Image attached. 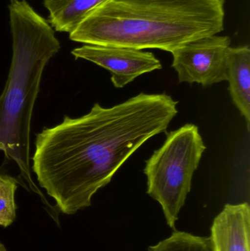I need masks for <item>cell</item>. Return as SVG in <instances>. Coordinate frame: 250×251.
Masks as SVG:
<instances>
[{
  "label": "cell",
  "instance_id": "obj_1",
  "mask_svg": "<svg viewBox=\"0 0 250 251\" xmlns=\"http://www.w3.org/2000/svg\"><path fill=\"white\" fill-rule=\"evenodd\" d=\"M178 104L164 93H141L112 107L95 103L82 117L44 128L32 158L38 184L62 213L88 207L137 149L167 131Z\"/></svg>",
  "mask_w": 250,
  "mask_h": 251
},
{
  "label": "cell",
  "instance_id": "obj_6",
  "mask_svg": "<svg viewBox=\"0 0 250 251\" xmlns=\"http://www.w3.org/2000/svg\"><path fill=\"white\" fill-rule=\"evenodd\" d=\"M71 54L104 68L111 73V80L122 88L144 74L162 69L160 60L150 51L128 47L85 44Z\"/></svg>",
  "mask_w": 250,
  "mask_h": 251
},
{
  "label": "cell",
  "instance_id": "obj_8",
  "mask_svg": "<svg viewBox=\"0 0 250 251\" xmlns=\"http://www.w3.org/2000/svg\"><path fill=\"white\" fill-rule=\"evenodd\" d=\"M228 90L236 108L247 122L250 131V48L230 47L227 55Z\"/></svg>",
  "mask_w": 250,
  "mask_h": 251
},
{
  "label": "cell",
  "instance_id": "obj_7",
  "mask_svg": "<svg viewBox=\"0 0 250 251\" xmlns=\"http://www.w3.org/2000/svg\"><path fill=\"white\" fill-rule=\"evenodd\" d=\"M249 203L227 204L216 217L211 229L214 251H250Z\"/></svg>",
  "mask_w": 250,
  "mask_h": 251
},
{
  "label": "cell",
  "instance_id": "obj_2",
  "mask_svg": "<svg viewBox=\"0 0 250 251\" xmlns=\"http://www.w3.org/2000/svg\"><path fill=\"white\" fill-rule=\"evenodd\" d=\"M226 0H108L69 38L92 45L171 52L224 30Z\"/></svg>",
  "mask_w": 250,
  "mask_h": 251
},
{
  "label": "cell",
  "instance_id": "obj_12",
  "mask_svg": "<svg viewBox=\"0 0 250 251\" xmlns=\"http://www.w3.org/2000/svg\"><path fill=\"white\" fill-rule=\"evenodd\" d=\"M0 251H7L6 248L4 247V245L0 242Z\"/></svg>",
  "mask_w": 250,
  "mask_h": 251
},
{
  "label": "cell",
  "instance_id": "obj_4",
  "mask_svg": "<svg viewBox=\"0 0 250 251\" xmlns=\"http://www.w3.org/2000/svg\"><path fill=\"white\" fill-rule=\"evenodd\" d=\"M205 149L198 126L187 124L169 132L164 144L145 161L147 193L161 205L172 229L176 228Z\"/></svg>",
  "mask_w": 250,
  "mask_h": 251
},
{
  "label": "cell",
  "instance_id": "obj_10",
  "mask_svg": "<svg viewBox=\"0 0 250 251\" xmlns=\"http://www.w3.org/2000/svg\"><path fill=\"white\" fill-rule=\"evenodd\" d=\"M148 251H214L211 239L175 231L168 238L150 246Z\"/></svg>",
  "mask_w": 250,
  "mask_h": 251
},
{
  "label": "cell",
  "instance_id": "obj_9",
  "mask_svg": "<svg viewBox=\"0 0 250 251\" xmlns=\"http://www.w3.org/2000/svg\"><path fill=\"white\" fill-rule=\"evenodd\" d=\"M108 0H43L50 25L57 32L71 33L94 9Z\"/></svg>",
  "mask_w": 250,
  "mask_h": 251
},
{
  "label": "cell",
  "instance_id": "obj_5",
  "mask_svg": "<svg viewBox=\"0 0 250 251\" xmlns=\"http://www.w3.org/2000/svg\"><path fill=\"white\" fill-rule=\"evenodd\" d=\"M231 44L227 35L198 38L172 51V67L179 82L198 83L204 87L227 81V55Z\"/></svg>",
  "mask_w": 250,
  "mask_h": 251
},
{
  "label": "cell",
  "instance_id": "obj_3",
  "mask_svg": "<svg viewBox=\"0 0 250 251\" xmlns=\"http://www.w3.org/2000/svg\"><path fill=\"white\" fill-rule=\"evenodd\" d=\"M8 10L13 55L0 95V152L4 162L17 167L22 184L43 196L31 175V120L43 72L60 44L51 25L26 0H10Z\"/></svg>",
  "mask_w": 250,
  "mask_h": 251
},
{
  "label": "cell",
  "instance_id": "obj_11",
  "mask_svg": "<svg viewBox=\"0 0 250 251\" xmlns=\"http://www.w3.org/2000/svg\"><path fill=\"white\" fill-rule=\"evenodd\" d=\"M18 181L13 177L0 174V226H10L16 217L15 193Z\"/></svg>",
  "mask_w": 250,
  "mask_h": 251
}]
</instances>
